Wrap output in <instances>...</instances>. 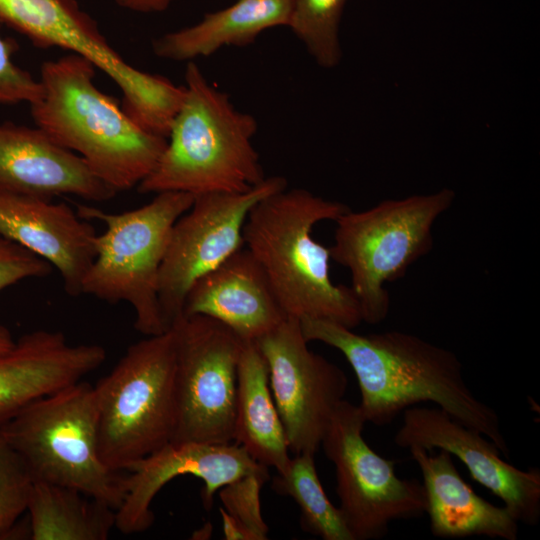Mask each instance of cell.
Listing matches in <instances>:
<instances>
[{
    "instance_id": "obj_1",
    "label": "cell",
    "mask_w": 540,
    "mask_h": 540,
    "mask_svg": "<svg viewBox=\"0 0 540 540\" xmlns=\"http://www.w3.org/2000/svg\"><path fill=\"white\" fill-rule=\"evenodd\" d=\"M305 339L340 351L356 376L366 423L385 426L407 408L431 402L490 439L505 457L509 447L496 411L467 385L462 363L449 349L392 330L360 334L336 322L299 319Z\"/></svg>"
},
{
    "instance_id": "obj_2",
    "label": "cell",
    "mask_w": 540,
    "mask_h": 540,
    "mask_svg": "<svg viewBox=\"0 0 540 540\" xmlns=\"http://www.w3.org/2000/svg\"><path fill=\"white\" fill-rule=\"evenodd\" d=\"M350 208L303 188L287 187L260 200L243 228L244 246L264 270L288 318H314L356 328L362 320L350 286L330 276V249L313 237L316 224Z\"/></svg>"
},
{
    "instance_id": "obj_3",
    "label": "cell",
    "mask_w": 540,
    "mask_h": 540,
    "mask_svg": "<svg viewBox=\"0 0 540 540\" xmlns=\"http://www.w3.org/2000/svg\"><path fill=\"white\" fill-rule=\"evenodd\" d=\"M96 67L72 53L45 61L41 97L30 104L38 128L80 156L116 192L137 187L155 167L167 139L135 122L95 84Z\"/></svg>"
},
{
    "instance_id": "obj_4",
    "label": "cell",
    "mask_w": 540,
    "mask_h": 540,
    "mask_svg": "<svg viewBox=\"0 0 540 540\" xmlns=\"http://www.w3.org/2000/svg\"><path fill=\"white\" fill-rule=\"evenodd\" d=\"M185 96L158 162L137 189L194 196L245 192L266 177L253 145L255 117L238 110L227 93L189 61Z\"/></svg>"
},
{
    "instance_id": "obj_5",
    "label": "cell",
    "mask_w": 540,
    "mask_h": 540,
    "mask_svg": "<svg viewBox=\"0 0 540 540\" xmlns=\"http://www.w3.org/2000/svg\"><path fill=\"white\" fill-rule=\"evenodd\" d=\"M454 199L455 192L444 188L383 200L364 211L349 209L335 220L330 256L349 270L364 322L386 319L390 295L385 284L401 279L433 248V225Z\"/></svg>"
},
{
    "instance_id": "obj_6",
    "label": "cell",
    "mask_w": 540,
    "mask_h": 540,
    "mask_svg": "<svg viewBox=\"0 0 540 540\" xmlns=\"http://www.w3.org/2000/svg\"><path fill=\"white\" fill-rule=\"evenodd\" d=\"M34 481L77 489L117 509L125 475L108 468L98 449L94 386L83 380L42 397L0 425Z\"/></svg>"
},
{
    "instance_id": "obj_7",
    "label": "cell",
    "mask_w": 540,
    "mask_h": 540,
    "mask_svg": "<svg viewBox=\"0 0 540 540\" xmlns=\"http://www.w3.org/2000/svg\"><path fill=\"white\" fill-rule=\"evenodd\" d=\"M176 345L171 329L131 344L94 386L98 449L116 472L160 449L176 427Z\"/></svg>"
},
{
    "instance_id": "obj_8",
    "label": "cell",
    "mask_w": 540,
    "mask_h": 540,
    "mask_svg": "<svg viewBox=\"0 0 540 540\" xmlns=\"http://www.w3.org/2000/svg\"><path fill=\"white\" fill-rule=\"evenodd\" d=\"M190 193H157L147 204L121 213L78 205L85 220H99L105 231L95 238L96 257L82 294L108 303L124 301L135 311V329L145 336L166 330L158 299L160 268L175 222L192 206Z\"/></svg>"
},
{
    "instance_id": "obj_9",
    "label": "cell",
    "mask_w": 540,
    "mask_h": 540,
    "mask_svg": "<svg viewBox=\"0 0 540 540\" xmlns=\"http://www.w3.org/2000/svg\"><path fill=\"white\" fill-rule=\"evenodd\" d=\"M0 23L37 47H58L89 60L119 87L122 108L135 122L168 137L184 100V85L129 64L76 0H0Z\"/></svg>"
},
{
    "instance_id": "obj_10",
    "label": "cell",
    "mask_w": 540,
    "mask_h": 540,
    "mask_svg": "<svg viewBox=\"0 0 540 540\" xmlns=\"http://www.w3.org/2000/svg\"><path fill=\"white\" fill-rule=\"evenodd\" d=\"M170 329L176 345L177 417L172 441L233 443L244 341L203 315H182Z\"/></svg>"
},
{
    "instance_id": "obj_11",
    "label": "cell",
    "mask_w": 540,
    "mask_h": 540,
    "mask_svg": "<svg viewBox=\"0 0 540 540\" xmlns=\"http://www.w3.org/2000/svg\"><path fill=\"white\" fill-rule=\"evenodd\" d=\"M366 420L358 405L343 400L321 447L333 463L339 509L354 540L384 538L393 521L422 516V482L401 479L393 461L376 453L363 438Z\"/></svg>"
},
{
    "instance_id": "obj_12",
    "label": "cell",
    "mask_w": 540,
    "mask_h": 540,
    "mask_svg": "<svg viewBox=\"0 0 540 540\" xmlns=\"http://www.w3.org/2000/svg\"><path fill=\"white\" fill-rule=\"evenodd\" d=\"M286 187L284 177L272 176L245 192L195 196L172 228L160 268L158 299L166 330L183 315L193 283L244 247L243 228L254 205Z\"/></svg>"
},
{
    "instance_id": "obj_13",
    "label": "cell",
    "mask_w": 540,
    "mask_h": 540,
    "mask_svg": "<svg viewBox=\"0 0 540 540\" xmlns=\"http://www.w3.org/2000/svg\"><path fill=\"white\" fill-rule=\"evenodd\" d=\"M255 342L267 363L271 393L289 450L294 455H315L344 400L346 374L308 347L298 319L287 317Z\"/></svg>"
},
{
    "instance_id": "obj_14",
    "label": "cell",
    "mask_w": 540,
    "mask_h": 540,
    "mask_svg": "<svg viewBox=\"0 0 540 540\" xmlns=\"http://www.w3.org/2000/svg\"><path fill=\"white\" fill-rule=\"evenodd\" d=\"M403 449L445 450L457 457L471 477L501 499L520 523L540 520V470H522L504 461L498 447L481 432L452 418L438 407H410L394 436Z\"/></svg>"
},
{
    "instance_id": "obj_15",
    "label": "cell",
    "mask_w": 540,
    "mask_h": 540,
    "mask_svg": "<svg viewBox=\"0 0 540 540\" xmlns=\"http://www.w3.org/2000/svg\"><path fill=\"white\" fill-rule=\"evenodd\" d=\"M126 472L125 494L115 511V528L123 534H133L151 527L153 499L178 476L192 475L204 482L202 501L209 510L215 493L223 486L249 474L267 473L268 467L234 442L170 441L132 464Z\"/></svg>"
},
{
    "instance_id": "obj_16",
    "label": "cell",
    "mask_w": 540,
    "mask_h": 540,
    "mask_svg": "<svg viewBox=\"0 0 540 540\" xmlns=\"http://www.w3.org/2000/svg\"><path fill=\"white\" fill-rule=\"evenodd\" d=\"M66 203L0 191V235L53 265L70 296L82 294L96 257L95 228Z\"/></svg>"
},
{
    "instance_id": "obj_17",
    "label": "cell",
    "mask_w": 540,
    "mask_h": 540,
    "mask_svg": "<svg viewBox=\"0 0 540 540\" xmlns=\"http://www.w3.org/2000/svg\"><path fill=\"white\" fill-rule=\"evenodd\" d=\"M0 191L47 200L75 195L95 202L117 194L80 156L55 143L40 128L12 122L0 123Z\"/></svg>"
},
{
    "instance_id": "obj_18",
    "label": "cell",
    "mask_w": 540,
    "mask_h": 540,
    "mask_svg": "<svg viewBox=\"0 0 540 540\" xmlns=\"http://www.w3.org/2000/svg\"><path fill=\"white\" fill-rule=\"evenodd\" d=\"M105 359L101 345L70 344L60 331L21 336L0 353V425L30 403L81 381Z\"/></svg>"
},
{
    "instance_id": "obj_19",
    "label": "cell",
    "mask_w": 540,
    "mask_h": 540,
    "mask_svg": "<svg viewBox=\"0 0 540 540\" xmlns=\"http://www.w3.org/2000/svg\"><path fill=\"white\" fill-rule=\"evenodd\" d=\"M183 315L210 317L253 342L287 318L264 270L246 248L193 283Z\"/></svg>"
},
{
    "instance_id": "obj_20",
    "label": "cell",
    "mask_w": 540,
    "mask_h": 540,
    "mask_svg": "<svg viewBox=\"0 0 540 540\" xmlns=\"http://www.w3.org/2000/svg\"><path fill=\"white\" fill-rule=\"evenodd\" d=\"M422 475L430 531L439 538L487 536L516 540L519 522L505 506L479 496L459 474L452 455L421 447L408 449Z\"/></svg>"
},
{
    "instance_id": "obj_21",
    "label": "cell",
    "mask_w": 540,
    "mask_h": 540,
    "mask_svg": "<svg viewBox=\"0 0 540 540\" xmlns=\"http://www.w3.org/2000/svg\"><path fill=\"white\" fill-rule=\"evenodd\" d=\"M291 0H237L207 13L194 25L164 34L152 43L156 56L194 61L227 46H247L265 30L287 26Z\"/></svg>"
},
{
    "instance_id": "obj_22",
    "label": "cell",
    "mask_w": 540,
    "mask_h": 540,
    "mask_svg": "<svg viewBox=\"0 0 540 540\" xmlns=\"http://www.w3.org/2000/svg\"><path fill=\"white\" fill-rule=\"evenodd\" d=\"M234 443L254 460L281 471L289 446L269 385L268 367L256 342L244 341L237 374Z\"/></svg>"
},
{
    "instance_id": "obj_23",
    "label": "cell",
    "mask_w": 540,
    "mask_h": 540,
    "mask_svg": "<svg viewBox=\"0 0 540 540\" xmlns=\"http://www.w3.org/2000/svg\"><path fill=\"white\" fill-rule=\"evenodd\" d=\"M115 509L83 492L34 481L27 512L31 540H106Z\"/></svg>"
},
{
    "instance_id": "obj_24",
    "label": "cell",
    "mask_w": 540,
    "mask_h": 540,
    "mask_svg": "<svg viewBox=\"0 0 540 540\" xmlns=\"http://www.w3.org/2000/svg\"><path fill=\"white\" fill-rule=\"evenodd\" d=\"M272 488L297 503L303 531L323 540H354L341 510L332 504L323 489L313 454L290 457L273 477Z\"/></svg>"
},
{
    "instance_id": "obj_25",
    "label": "cell",
    "mask_w": 540,
    "mask_h": 540,
    "mask_svg": "<svg viewBox=\"0 0 540 540\" xmlns=\"http://www.w3.org/2000/svg\"><path fill=\"white\" fill-rule=\"evenodd\" d=\"M347 0H291L287 27L322 68L341 61L339 25Z\"/></svg>"
},
{
    "instance_id": "obj_26",
    "label": "cell",
    "mask_w": 540,
    "mask_h": 540,
    "mask_svg": "<svg viewBox=\"0 0 540 540\" xmlns=\"http://www.w3.org/2000/svg\"><path fill=\"white\" fill-rule=\"evenodd\" d=\"M269 473L243 476L220 489L223 534L227 540H265L269 527L260 505V491Z\"/></svg>"
},
{
    "instance_id": "obj_27",
    "label": "cell",
    "mask_w": 540,
    "mask_h": 540,
    "mask_svg": "<svg viewBox=\"0 0 540 540\" xmlns=\"http://www.w3.org/2000/svg\"><path fill=\"white\" fill-rule=\"evenodd\" d=\"M34 479L16 450L0 435V540L12 535L27 512Z\"/></svg>"
},
{
    "instance_id": "obj_28",
    "label": "cell",
    "mask_w": 540,
    "mask_h": 540,
    "mask_svg": "<svg viewBox=\"0 0 540 540\" xmlns=\"http://www.w3.org/2000/svg\"><path fill=\"white\" fill-rule=\"evenodd\" d=\"M15 51V43L0 35V105L32 104L42 95L39 79L15 64Z\"/></svg>"
},
{
    "instance_id": "obj_29",
    "label": "cell",
    "mask_w": 540,
    "mask_h": 540,
    "mask_svg": "<svg viewBox=\"0 0 540 540\" xmlns=\"http://www.w3.org/2000/svg\"><path fill=\"white\" fill-rule=\"evenodd\" d=\"M51 270L46 260L0 235V292L21 280L45 277Z\"/></svg>"
},
{
    "instance_id": "obj_30",
    "label": "cell",
    "mask_w": 540,
    "mask_h": 540,
    "mask_svg": "<svg viewBox=\"0 0 540 540\" xmlns=\"http://www.w3.org/2000/svg\"><path fill=\"white\" fill-rule=\"evenodd\" d=\"M119 6L138 13L165 11L174 0H114Z\"/></svg>"
},
{
    "instance_id": "obj_31",
    "label": "cell",
    "mask_w": 540,
    "mask_h": 540,
    "mask_svg": "<svg viewBox=\"0 0 540 540\" xmlns=\"http://www.w3.org/2000/svg\"><path fill=\"white\" fill-rule=\"evenodd\" d=\"M15 344L11 332L4 325H0V353H3Z\"/></svg>"
}]
</instances>
